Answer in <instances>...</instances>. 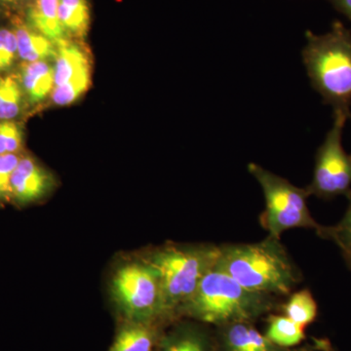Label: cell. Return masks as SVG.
<instances>
[{"label":"cell","mask_w":351,"mask_h":351,"mask_svg":"<svg viewBox=\"0 0 351 351\" xmlns=\"http://www.w3.org/2000/svg\"><path fill=\"white\" fill-rule=\"evenodd\" d=\"M215 267L248 290L277 298L290 295L302 279L281 239L269 235L256 243L219 245Z\"/></svg>","instance_id":"obj_1"},{"label":"cell","mask_w":351,"mask_h":351,"mask_svg":"<svg viewBox=\"0 0 351 351\" xmlns=\"http://www.w3.org/2000/svg\"><path fill=\"white\" fill-rule=\"evenodd\" d=\"M280 306L277 297L248 290L214 267L182 307L179 317L186 316L202 324L221 327L237 322L255 323L265 314L278 311Z\"/></svg>","instance_id":"obj_2"},{"label":"cell","mask_w":351,"mask_h":351,"mask_svg":"<svg viewBox=\"0 0 351 351\" xmlns=\"http://www.w3.org/2000/svg\"><path fill=\"white\" fill-rule=\"evenodd\" d=\"M306 36L302 61L311 85L334 113L351 119V32L336 21L327 34Z\"/></svg>","instance_id":"obj_3"},{"label":"cell","mask_w":351,"mask_h":351,"mask_svg":"<svg viewBox=\"0 0 351 351\" xmlns=\"http://www.w3.org/2000/svg\"><path fill=\"white\" fill-rule=\"evenodd\" d=\"M219 245H167L144 261L160 281L164 311L169 321L179 317L182 306L195 295L203 277L216 267Z\"/></svg>","instance_id":"obj_4"},{"label":"cell","mask_w":351,"mask_h":351,"mask_svg":"<svg viewBox=\"0 0 351 351\" xmlns=\"http://www.w3.org/2000/svg\"><path fill=\"white\" fill-rule=\"evenodd\" d=\"M248 171L263 189L265 210L260 221L267 235L281 239V235L287 230L309 228L322 239L325 226L318 223L311 216L307 206V198L311 195L306 188L295 186L258 164H249Z\"/></svg>","instance_id":"obj_5"},{"label":"cell","mask_w":351,"mask_h":351,"mask_svg":"<svg viewBox=\"0 0 351 351\" xmlns=\"http://www.w3.org/2000/svg\"><path fill=\"white\" fill-rule=\"evenodd\" d=\"M112 289L128 323L162 327L170 322L164 311L158 276L145 261L124 265L117 270Z\"/></svg>","instance_id":"obj_6"},{"label":"cell","mask_w":351,"mask_h":351,"mask_svg":"<svg viewBox=\"0 0 351 351\" xmlns=\"http://www.w3.org/2000/svg\"><path fill=\"white\" fill-rule=\"evenodd\" d=\"M348 117L334 113V123L315 156L313 177L306 186L309 195L330 200L351 193V154H346L341 136Z\"/></svg>","instance_id":"obj_7"},{"label":"cell","mask_w":351,"mask_h":351,"mask_svg":"<svg viewBox=\"0 0 351 351\" xmlns=\"http://www.w3.org/2000/svg\"><path fill=\"white\" fill-rule=\"evenodd\" d=\"M217 351H314L322 350L323 339L313 346L284 348L276 346L256 329L254 323L237 322L216 327Z\"/></svg>","instance_id":"obj_8"},{"label":"cell","mask_w":351,"mask_h":351,"mask_svg":"<svg viewBox=\"0 0 351 351\" xmlns=\"http://www.w3.org/2000/svg\"><path fill=\"white\" fill-rule=\"evenodd\" d=\"M52 177L31 156L21 157L11 178V200L27 205L43 198L52 188Z\"/></svg>","instance_id":"obj_9"},{"label":"cell","mask_w":351,"mask_h":351,"mask_svg":"<svg viewBox=\"0 0 351 351\" xmlns=\"http://www.w3.org/2000/svg\"><path fill=\"white\" fill-rule=\"evenodd\" d=\"M156 351H217L215 334L195 324H182L161 335Z\"/></svg>","instance_id":"obj_10"},{"label":"cell","mask_w":351,"mask_h":351,"mask_svg":"<svg viewBox=\"0 0 351 351\" xmlns=\"http://www.w3.org/2000/svg\"><path fill=\"white\" fill-rule=\"evenodd\" d=\"M55 86L66 84L78 78L91 76V66L84 51L77 44L66 38L55 44Z\"/></svg>","instance_id":"obj_11"},{"label":"cell","mask_w":351,"mask_h":351,"mask_svg":"<svg viewBox=\"0 0 351 351\" xmlns=\"http://www.w3.org/2000/svg\"><path fill=\"white\" fill-rule=\"evenodd\" d=\"M160 326L127 323L115 337L110 351H156Z\"/></svg>","instance_id":"obj_12"},{"label":"cell","mask_w":351,"mask_h":351,"mask_svg":"<svg viewBox=\"0 0 351 351\" xmlns=\"http://www.w3.org/2000/svg\"><path fill=\"white\" fill-rule=\"evenodd\" d=\"M54 68L46 61L25 62L22 64L23 88L32 103L43 101L54 89Z\"/></svg>","instance_id":"obj_13"},{"label":"cell","mask_w":351,"mask_h":351,"mask_svg":"<svg viewBox=\"0 0 351 351\" xmlns=\"http://www.w3.org/2000/svg\"><path fill=\"white\" fill-rule=\"evenodd\" d=\"M59 1L36 0L29 11L32 27L54 44L64 39V29L59 18Z\"/></svg>","instance_id":"obj_14"},{"label":"cell","mask_w":351,"mask_h":351,"mask_svg":"<svg viewBox=\"0 0 351 351\" xmlns=\"http://www.w3.org/2000/svg\"><path fill=\"white\" fill-rule=\"evenodd\" d=\"M16 38L18 44V55L25 62L45 61L54 55L56 46L43 34L32 31L22 22L16 24Z\"/></svg>","instance_id":"obj_15"},{"label":"cell","mask_w":351,"mask_h":351,"mask_svg":"<svg viewBox=\"0 0 351 351\" xmlns=\"http://www.w3.org/2000/svg\"><path fill=\"white\" fill-rule=\"evenodd\" d=\"M265 335L272 343L284 348H298L306 338V328L284 314H269Z\"/></svg>","instance_id":"obj_16"},{"label":"cell","mask_w":351,"mask_h":351,"mask_svg":"<svg viewBox=\"0 0 351 351\" xmlns=\"http://www.w3.org/2000/svg\"><path fill=\"white\" fill-rule=\"evenodd\" d=\"M280 311L289 319L306 328L315 321L318 314L317 302L307 289L291 293L287 301L281 304Z\"/></svg>","instance_id":"obj_17"},{"label":"cell","mask_w":351,"mask_h":351,"mask_svg":"<svg viewBox=\"0 0 351 351\" xmlns=\"http://www.w3.org/2000/svg\"><path fill=\"white\" fill-rule=\"evenodd\" d=\"M59 18L64 32L83 38L90 25V10L86 0H60Z\"/></svg>","instance_id":"obj_18"},{"label":"cell","mask_w":351,"mask_h":351,"mask_svg":"<svg viewBox=\"0 0 351 351\" xmlns=\"http://www.w3.org/2000/svg\"><path fill=\"white\" fill-rule=\"evenodd\" d=\"M22 90L12 75L0 78V120H11L19 114Z\"/></svg>","instance_id":"obj_19"},{"label":"cell","mask_w":351,"mask_h":351,"mask_svg":"<svg viewBox=\"0 0 351 351\" xmlns=\"http://www.w3.org/2000/svg\"><path fill=\"white\" fill-rule=\"evenodd\" d=\"M348 198V206L345 216L337 225L325 226L322 235V239L334 242L341 252L348 250L351 247V193Z\"/></svg>","instance_id":"obj_20"},{"label":"cell","mask_w":351,"mask_h":351,"mask_svg":"<svg viewBox=\"0 0 351 351\" xmlns=\"http://www.w3.org/2000/svg\"><path fill=\"white\" fill-rule=\"evenodd\" d=\"M91 85V76L78 78L52 90V101L58 106H66L77 100Z\"/></svg>","instance_id":"obj_21"},{"label":"cell","mask_w":351,"mask_h":351,"mask_svg":"<svg viewBox=\"0 0 351 351\" xmlns=\"http://www.w3.org/2000/svg\"><path fill=\"white\" fill-rule=\"evenodd\" d=\"M22 144L23 134L19 125L10 120L0 122V156L18 154Z\"/></svg>","instance_id":"obj_22"},{"label":"cell","mask_w":351,"mask_h":351,"mask_svg":"<svg viewBox=\"0 0 351 351\" xmlns=\"http://www.w3.org/2000/svg\"><path fill=\"white\" fill-rule=\"evenodd\" d=\"M21 157L19 154H7L0 156V201L10 202L11 178Z\"/></svg>","instance_id":"obj_23"},{"label":"cell","mask_w":351,"mask_h":351,"mask_svg":"<svg viewBox=\"0 0 351 351\" xmlns=\"http://www.w3.org/2000/svg\"><path fill=\"white\" fill-rule=\"evenodd\" d=\"M18 54L17 38L15 32L0 29V71L10 68Z\"/></svg>","instance_id":"obj_24"},{"label":"cell","mask_w":351,"mask_h":351,"mask_svg":"<svg viewBox=\"0 0 351 351\" xmlns=\"http://www.w3.org/2000/svg\"><path fill=\"white\" fill-rule=\"evenodd\" d=\"M335 8L351 21V0H330Z\"/></svg>","instance_id":"obj_25"},{"label":"cell","mask_w":351,"mask_h":351,"mask_svg":"<svg viewBox=\"0 0 351 351\" xmlns=\"http://www.w3.org/2000/svg\"><path fill=\"white\" fill-rule=\"evenodd\" d=\"M343 258H345L346 265L351 270V247L348 250L343 251Z\"/></svg>","instance_id":"obj_26"},{"label":"cell","mask_w":351,"mask_h":351,"mask_svg":"<svg viewBox=\"0 0 351 351\" xmlns=\"http://www.w3.org/2000/svg\"><path fill=\"white\" fill-rule=\"evenodd\" d=\"M322 351H334L332 350L331 346L328 341H325L324 346H323Z\"/></svg>","instance_id":"obj_27"},{"label":"cell","mask_w":351,"mask_h":351,"mask_svg":"<svg viewBox=\"0 0 351 351\" xmlns=\"http://www.w3.org/2000/svg\"><path fill=\"white\" fill-rule=\"evenodd\" d=\"M2 1H4V2H14V1H16V0H2Z\"/></svg>","instance_id":"obj_28"}]
</instances>
